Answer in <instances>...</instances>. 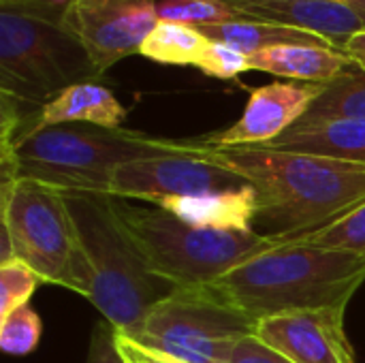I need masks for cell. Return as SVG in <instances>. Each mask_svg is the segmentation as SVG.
<instances>
[{
	"mask_svg": "<svg viewBox=\"0 0 365 363\" xmlns=\"http://www.w3.org/2000/svg\"><path fill=\"white\" fill-rule=\"evenodd\" d=\"M199 145L212 163L255 186V225H263L265 235L295 237L317 231L365 201V165L359 163L261 145Z\"/></svg>",
	"mask_w": 365,
	"mask_h": 363,
	"instance_id": "obj_1",
	"label": "cell"
},
{
	"mask_svg": "<svg viewBox=\"0 0 365 363\" xmlns=\"http://www.w3.org/2000/svg\"><path fill=\"white\" fill-rule=\"evenodd\" d=\"M188 145V139H160L94 124L43 126L11 148H0V188L17 180H34L62 193L109 195L111 178L124 163L184 152Z\"/></svg>",
	"mask_w": 365,
	"mask_h": 363,
	"instance_id": "obj_2",
	"label": "cell"
},
{
	"mask_svg": "<svg viewBox=\"0 0 365 363\" xmlns=\"http://www.w3.org/2000/svg\"><path fill=\"white\" fill-rule=\"evenodd\" d=\"M365 282V255L284 240L214 285L255 323L267 317L344 308Z\"/></svg>",
	"mask_w": 365,
	"mask_h": 363,
	"instance_id": "obj_3",
	"label": "cell"
},
{
	"mask_svg": "<svg viewBox=\"0 0 365 363\" xmlns=\"http://www.w3.org/2000/svg\"><path fill=\"white\" fill-rule=\"evenodd\" d=\"M64 195L90 265L88 300L115 332L133 338L150 308L175 287L150 270L120 212V199L103 193Z\"/></svg>",
	"mask_w": 365,
	"mask_h": 363,
	"instance_id": "obj_4",
	"label": "cell"
},
{
	"mask_svg": "<svg viewBox=\"0 0 365 363\" xmlns=\"http://www.w3.org/2000/svg\"><path fill=\"white\" fill-rule=\"evenodd\" d=\"M64 2L0 0V92L41 107L68 86L98 77L62 24Z\"/></svg>",
	"mask_w": 365,
	"mask_h": 363,
	"instance_id": "obj_5",
	"label": "cell"
},
{
	"mask_svg": "<svg viewBox=\"0 0 365 363\" xmlns=\"http://www.w3.org/2000/svg\"><path fill=\"white\" fill-rule=\"evenodd\" d=\"M120 212L150 270L173 287L216 282L242 263L284 244V237L257 229L195 227L156 205L130 208L120 199Z\"/></svg>",
	"mask_w": 365,
	"mask_h": 363,
	"instance_id": "obj_6",
	"label": "cell"
},
{
	"mask_svg": "<svg viewBox=\"0 0 365 363\" xmlns=\"http://www.w3.org/2000/svg\"><path fill=\"white\" fill-rule=\"evenodd\" d=\"M0 263L19 259L43 282L90 295V265L62 190L34 180H17L0 188Z\"/></svg>",
	"mask_w": 365,
	"mask_h": 363,
	"instance_id": "obj_7",
	"label": "cell"
},
{
	"mask_svg": "<svg viewBox=\"0 0 365 363\" xmlns=\"http://www.w3.org/2000/svg\"><path fill=\"white\" fill-rule=\"evenodd\" d=\"M255 332L257 323L210 282L175 287L150 308L130 340L175 362L222 363L240 338Z\"/></svg>",
	"mask_w": 365,
	"mask_h": 363,
	"instance_id": "obj_8",
	"label": "cell"
},
{
	"mask_svg": "<svg viewBox=\"0 0 365 363\" xmlns=\"http://www.w3.org/2000/svg\"><path fill=\"white\" fill-rule=\"evenodd\" d=\"M188 143L190 145L184 152L124 163L111 178L109 195L115 199H135L158 205L165 199L250 186L244 178L212 163L197 139H188Z\"/></svg>",
	"mask_w": 365,
	"mask_h": 363,
	"instance_id": "obj_9",
	"label": "cell"
},
{
	"mask_svg": "<svg viewBox=\"0 0 365 363\" xmlns=\"http://www.w3.org/2000/svg\"><path fill=\"white\" fill-rule=\"evenodd\" d=\"M158 21L156 0H68L62 11L64 28L83 45L98 75L139 53Z\"/></svg>",
	"mask_w": 365,
	"mask_h": 363,
	"instance_id": "obj_10",
	"label": "cell"
},
{
	"mask_svg": "<svg viewBox=\"0 0 365 363\" xmlns=\"http://www.w3.org/2000/svg\"><path fill=\"white\" fill-rule=\"evenodd\" d=\"M325 83L274 81L250 92L244 113L225 131L210 133L199 143L207 148L265 145L291 131L321 96Z\"/></svg>",
	"mask_w": 365,
	"mask_h": 363,
	"instance_id": "obj_11",
	"label": "cell"
},
{
	"mask_svg": "<svg viewBox=\"0 0 365 363\" xmlns=\"http://www.w3.org/2000/svg\"><path fill=\"white\" fill-rule=\"evenodd\" d=\"M255 334L293 363H357L344 329V308L267 317Z\"/></svg>",
	"mask_w": 365,
	"mask_h": 363,
	"instance_id": "obj_12",
	"label": "cell"
},
{
	"mask_svg": "<svg viewBox=\"0 0 365 363\" xmlns=\"http://www.w3.org/2000/svg\"><path fill=\"white\" fill-rule=\"evenodd\" d=\"M240 19L291 26L329 41L336 49L359 30L361 19L346 0H225Z\"/></svg>",
	"mask_w": 365,
	"mask_h": 363,
	"instance_id": "obj_13",
	"label": "cell"
},
{
	"mask_svg": "<svg viewBox=\"0 0 365 363\" xmlns=\"http://www.w3.org/2000/svg\"><path fill=\"white\" fill-rule=\"evenodd\" d=\"M156 208H163L195 227L250 231L255 229L252 225L259 214V195L255 186H244L237 190L165 199Z\"/></svg>",
	"mask_w": 365,
	"mask_h": 363,
	"instance_id": "obj_14",
	"label": "cell"
},
{
	"mask_svg": "<svg viewBox=\"0 0 365 363\" xmlns=\"http://www.w3.org/2000/svg\"><path fill=\"white\" fill-rule=\"evenodd\" d=\"M248 62L250 71H263L302 83H329L353 66L342 49L319 45H278L248 56Z\"/></svg>",
	"mask_w": 365,
	"mask_h": 363,
	"instance_id": "obj_15",
	"label": "cell"
},
{
	"mask_svg": "<svg viewBox=\"0 0 365 363\" xmlns=\"http://www.w3.org/2000/svg\"><path fill=\"white\" fill-rule=\"evenodd\" d=\"M124 120L126 109L109 88L94 81H83L68 86L49 103H45L38 111L34 128L56 124H94L103 128H122Z\"/></svg>",
	"mask_w": 365,
	"mask_h": 363,
	"instance_id": "obj_16",
	"label": "cell"
},
{
	"mask_svg": "<svg viewBox=\"0 0 365 363\" xmlns=\"http://www.w3.org/2000/svg\"><path fill=\"white\" fill-rule=\"evenodd\" d=\"M261 148L321 154L365 165V120L293 126L282 137Z\"/></svg>",
	"mask_w": 365,
	"mask_h": 363,
	"instance_id": "obj_17",
	"label": "cell"
},
{
	"mask_svg": "<svg viewBox=\"0 0 365 363\" xmlns=\"http://www.w3.org/2000/svg\"><path fill=\"white\" fill-rule=\"evenodd\" d=\"M207 39L220 41L246 56L257 51L278 47V45H319V47H334L329 41L274 21H259V19H235L225 24H210L197 26Z\"/></svg>",
	"mask_w": 365,
	"mask_h": 363,
	"instance_id": "obj_18",
	"label": "cell"
},
{
	"mask_svg": "<svg viewBox=\"0 0 365 363\" xmlns=\"http://www.w3.org/2000/svg\"><path fill=\"white\" fill-rule=\"evenodd\" d=\"M349 120H365V68L355 64L323 86L321 96L295 126Z\"/></svg>",
	"mask_w": 365,
	"mask_h": 363,
	"instance_id": "obj_19",
	"label": "cell"
},
{
	"mask_svg": "<svg viewBox=\"0 0 365 363\" xmlns=\"http://www.w3.org/2000/svg\"><path fill=\"white\" fill-rule=\"evenodd\" d=\"M210 39L197 28L178 21H158L141 45V56L173 66H197Z\"/></svg>",
	"mask_w": 365,
	"mask_h": 363,
	"instance_id": "obj_20",
	"label": "cell"
},
{
	"mask_svg": "<svg viewBox=\"0 0 365 363\" xmlns=\"http://www.w3.org/2000/svg\"><path fill=\"white\" fill-rule=\"evenodd\" d=\"M291 242H304V244H317L325 248H338V250H351L365 255V201L355 210L346 212L338 220L295 237H284Z\"/></svg>",
	"mask_w": 365,
	"mask_h": 363,
	"instance_id": "obj_21",
	"label": "cell"
},
{
	"mask_svg": "<svg viewBox=\"0 0 365 363\" xmlns=\"http://www.w3.org/2000/svg\"><path fill=\"white\" fill-rule=\"evenodd\" d=\"M160 21H178L186 26H210L240 19L225 0H156Z\"/></svg>",
	"mask_w": 365,
	"mask_h": 363,
	"instance_id": "obj_22",
	"label": "cell"
},
{
	"mask_svg": "<svg viewBox=\"0 0 365 363\" xmlns=\"http://www.w3.org/2000/svg\"><path fill=\"white\" fill-rule=\"evenodd\" d=\"M43 334L41 317L30 304L0 319V349L9 355H28L38 347Z\"/></svg>",
	"mask_w": 365,
	"mask_h": 363,
	"instance_id": "obj_23",
	"label": "cell"
},
{
	"mask_svg": "<svg viewBox=\"0 0 365 363\" xmlns=\"http://www.w3.org/2000/svg\"><path fill=\"white\" fill-rule=\"evenodd\" d=\"M41 282V276L19 259L0 263V319L30 304Z\"/></svg>",
	"mask_w": 365,
	"mask_h": 363,
	"instance_id": "obj_24",
	"label": "cell"
},
{
	"mask_svg": "<svg viewBox=\"0 0 365 363\" xmlns=\"http://www.w3.org/2000/svg\"><path fill=\"white\" fill-rule=\"evenodd\" d=\"M197 68L201 73H205L207 77H216V79H235L242 73L250 71V62L248 56L220 43V41H212L205 45Z\"/></svg>",
	"mask_w": 365,
	"mask_h": 363,
	"instance_id": "obj_25",
	"label": "cell"
},
{
	"mask_svg": "<svg viewBox=\"0 0 365 363\" xmlns=\"http://www.w3.org/2000/svg\"><path fill=\"white\" fill-rule=\"evenodd\" d=\"M222 363H293L269 344H265L257 334L240 338L225 355Z\"/></svg>",
	"mask_w": 365,
	"mask_h": 363,
	"instance_id": "obj_26",
	"label": "cell"
},
{
	"mask_svg": "<svg viewBox=\"0 0 365 363\" xmlns=\"http://www.w3.org/2000/svg\"><path fill=\"white\" fill-rule=\"evenodd\" d=\"M86 363H128L120 349L118 332L107 321L94 325Z\"/></svg>",
	"mask_w": 365,
	"mask_h": 363,
	"instance_id": "obj_27",
	"label": "cell"
},
{
	"mask_svg": "<svg viewBox=\"0 0 365 363\" xmlns=\"http://www.w3.org/2000/svg\"><path fill=\"white\" fill-rule=\"evenodd\" d=\"M118 340H120V349H122V353H124V357H126L128 363H182L171 359V357H165V355H160L156 351L145 349L143 344L122 336L120 332H118Z\"/></svg>",
	"mask_w": 365,
	"mask_h": 363,
	"instance_id": "obj_28",
	"label": "cell"
},
{
	"mask_svg": "<svg viewBox=\"0 0 365 363\" xmlns=\"http://www.w3.org/2000/svg\"><path fill=\"white\" fill-rule=\"evenodd\" d=\"M342 51L351 58V62L359 68H365V28L355 32L344 45H342Z\"/></svg>",
	"mask_w": 365,
	"mask_h": 363,
	"instance_id": "obj_29",
	"label": "cell"
},
{
	"mask_svg": "<svg viewBox=\"0 0 365 363\" xmlns=\"http://www.w3.org/2000/svg\"><path fill=\"white\" fill-rule=\"evenodd\" d=\"M349 2V6L355 11V15L361 19V24H364L365 28V0H346Z\"/></svg>",
	"mask_w": 365,
	"mask_h": 363,
	"instance_id": "obj_30",
	"label": "cell"
},
{
	"mask_svg": "<svg viewBox=\"0 0 365 363\" xmlns=\"http://www.w3.org/2000/svg\"><path fill=\"white\" fill-rule=\"evenodd\" d=\"M56 2H68V0H56Z\"/></svg>",
	"mask_w": 365,
	"mask_h": 363,
	"instance_id": "obj_31",
	"label": "cell"
}]
</instances>
